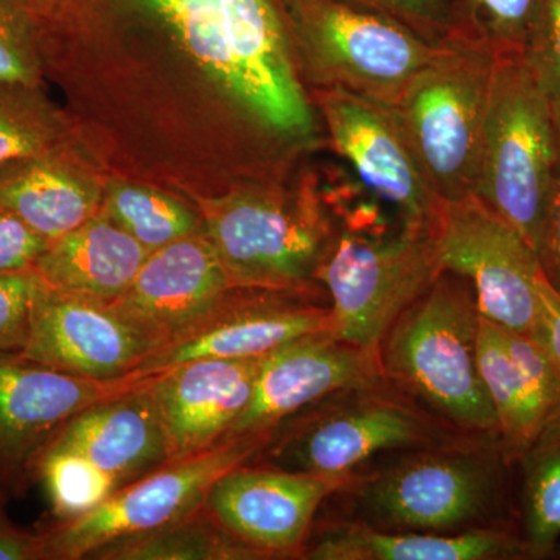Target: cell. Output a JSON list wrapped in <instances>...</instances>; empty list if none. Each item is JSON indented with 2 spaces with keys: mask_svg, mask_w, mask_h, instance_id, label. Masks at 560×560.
<instances>
[{
  "mask_svg": "<svg viewBox=\"0 0 560 560\" xmlns=\"http://www.w3.org/2000/svg\"><path fill=\"white\" fill-rule=\"evenodd\" d=\"M259 130L311 142L315 116L271 0H145Z\"/></svg>",
  "mask_w": 560,
  "mask_h": 560,
  "instance_id": "obj_1",
  "label": "cell"
},
{
  "mask_svg": "<svg viewBox=\"0 0 560 560\" xmlns=\"http://www.w3.org/2000/svg\"><path fill=\"white\" fill-rule=\"evenodd\" d=\"M480 319L469 280L442 271L386 331L378 355L386 381L460 429L499 436L478 364Z\"/></svg>",
  "mask_w": 560,
  "mask_h": 560,
  "instance_id": "obj_2",
  "label": "cell"
},
{
  "mask_svg": "<svg viewBox=\"0 0 560 560\" xmlns=\"http://www.w3.org/2000/svg\"><path fill=\"white\" fill-rule=\"evenodd\" d=\"M495 60L486 40L448 32L390 106L441 202L477 195Z\"/></svg>",
  "mask_w": 560,
  "mask_h": 560,
  "instance_id": "obj_3",
  "label": "cell"
},
{
  "mask_svg": "<svg viewBox=\"0 0 560 560\" xmlns=\"http://www.w3.org/2000/svg\"><path fill=\"white\" fill-rule=\"evenodd\" d=\"M558 162L555 110L522 51L497 54L477 195L544 253Z\"/></svg>",
  "mask_w": 560,
  "mask_h": 560,
  "instance_id": "obj_4",
  "label": "cell"
},
{
  "mask_svg": "<svg viewBox=\"0 0 560 560\" xmlns=\"http://www.w3.org/2000/svg\"><path fill=\"white\" fill-rule=\"evenodd\" d=\"M302 60L323 91L393 106L440 49L400 21L346 0H287Z\"/></svg>",
  "mask_w": 560,
  "mask_h": 560,
  "instance_id": "obj_5",
  "label": "cell"
},
{
  "mask_svg": "<svg viewBox=\"0 0 560 560\" xmlns=\"http://www.w3.org/2000/svg\"><path fill=\"white\" fill-rule=\"evenodd\" d=\"M205 231L241 289L301 293L331 243L318 201L279 190L200 200Z\"/></svg>",
  "mask_w": 560,
  "mask_h": 560,
  "instance_id": "obj_6",
  "label": "cell"
},
{
  "mask_svg": "<svg viewBox=\"0 0 560 560\" xmlns=\"http://www.w3.org/2000/svg\"><path fill=\"white\" fill-rule=\"evenodd\" d=\"M442 271L433 226H404L383 241L345 232L316 272L330 294L331 334L349 345L378 350L390 326Z\"/></svg>",
  "mask_w": 560,
  "mask_h": 560,
  "instance_id": "obj_7",
  "label": "cell"
},
{
  "mask_svg": "<svg viewBox=\"0 0 560 560\" xmlns=\"http://www.w3.org/2000/svg\"><path fill=\"white\" fill-rule=\"evenodd\" d=\"M275 434L230 438L208 451L167 460L145 477L121 486L88 514L43 530L44 560L88 559L113 541L189 517L205 506L221 475L260 455Z\"/></svg>",
  "mask_w": 560,
  "mask_h": 560,
  "instance_id": "obj_8",
  "label": "cell"
},
{
  "mask_svg": "<svg viewBox=\"0 0 560 560\" xmlns=\"http://www.w3.org/2000/svg\"><path fill=\"white\" fill-rule=\"evenodd\" d=\"M433 232L442 268L469 280L482 318L528 337L547 276L533 246L478 197L441 202Z\"/></svg>",
  "mask_w": 560,
  "mask_h": 560,
  "instance_id": "obj_9",
  "label": "cell"
},
{
  "mask_svg": "<svg viewBox=\"0 0 560 560\" xmlns=\"http://www.w3.org/2000/svg\"><path fill=\"white\" fill-rule=\"evenodd\" d=\"M501 460V448L423 453L383 471L364 489V503L390 528L434 533L469 525L495 504Z\"/></svg>",
  "mask_w": 560,
  "mask_h": 560,
  "instance_id": "obj_10",
  "label": "cell"
},
{
  "mask_svg": "<svg viewBox=\"0 0 560 560\" xmlns=\"http://www.w3.org/2000/svg\"><path fill=\"white\" fill-rule=\"evenodd\" d=\"M293 291L234 289L208 315L165 341L128 377H154L201 359H260L287 342L334 331L330 307Z\"/></svg>",
  "mask_w": 560,
  "mask_h": 560,
  "instance_id": "obj_11",
  "label": "cell"
},
{
  "mask_svg": "<svg viewBox=\"0 0 560 560\" xmlns=\"http://www.w3.org/2000/svg\"><path fill=\"white\" fill-rule=\"evenodd\" d=\"M383 385L361 390L360 399L296 423L275 448L279 469L304 471L331 480H350L363 460L393 448H429L433 427L404 401L381 394Z\"/></svg>",
  "mask_w": 560,
  "mask_h": 560,
  "instance_id": "obj_12",
  "label": "cell"
},
{
  "mask_svg": "<svg viewBox=\"0 0 560 560\" xmlns=\"http://www.w3.org/2000/svg\"><path fill=\"white\" fill-rule=\"evenodd\" d=\"M385 381L378 350L349 345L331 331L298 338L261 359L248 407L224 440L271 433L290 416L331 394Z\"/></svg>",
  "mask_w": 560,
  "mask_h": 560,
  "instance_id": "obj_13",
  "label": "cell"
},
{
  "mask_svg": "<svg viewBox=\"0 0 560 560\" xmlns=\"http://www.w3.org/2000/svg\"><path fill=\"white\" fill-rule=\"evenodd\" d=\"M335 149L364 186L399 210L404 226L431 228L441 201L390 106L341 90L320 91Z\"/></svg>",
  "mask_w": 560,
  "mask_h": 560,
  "instance_id": "obj_14",
  "label": "cell"
},
{
  "mask_svg": "<svg viewBox=\"0 0 560 560\" xmlns=\"http://www.w3.org/2000/svg\"><path fill=\"white\" fill-rule=\"evenodd\" d=\"M349 480L304 471L260 469L248 463L213 482L205 501L221 528L261 558L301 555L320 503Z\"/></svg>",
  "mask_w": 560,
  "mask_h": 560,
  "instance_id": "obj_15",
  "label": "cell"
},
{
  "mask_svg": "<svg viewBox=\"0 0 560 560\" xmlns=\"http://www.w3.org/2000/svg\"><path fill=\"white\" fill-rule=\"evenodd\" d=\"M161 342L113 305L61 293L44 283L32 313L24 359L92 381H120Z\"/></svg>",
  "mask_w": 560,
  "mask_h": 560,
  "instance_id": "obj_16",
  "label": "cell"
},
{
  "mask_svg": "<svg viewBox=\"0 0 560 560\" xmlns=\"http://www.w3.org/2000/svg\"><path fill=\"white\" fill-rule=\"evenodd\" d=\"M136 383L92 381L0 353V475L7 489L33 475L36 459L69 419Z\"/></svg>",
  "mask_w": 560,
  "mask_h": 560,
  "instance_id": "obj_17",
  "label": "cell"
},
{
  "mask_svg": "<svg viewBox=\"0 0 560 560\" xmlns=\"http://www.w3.org/2000/svg\"><path fill=\"white\" fill-rule=\"evenodd\" d=\"M234 289L241 287L202 231L150 253L128 290L109 305L164 345Z\"/></svg>",
  "mask_w": 560,
  "mask_h": 560,
  "instance_id": "obj_18",
  "label": "cell"
},
{
  "mask_svg": "<svg viewBox=\"0 0 560 560\" xmlns=\"http://www.w3.org/2000/svg\"><path fill=\"white\" fill-rule=\"evenodd\" d=\"M261 359H201L145 378L167 442L168 460L226 438L253 396Z\"/></svg>",
  "mask_w": 560,
  "mask_h": 560,
  "instance_id": "obj_19",
  "label": "cell"
},
{
  "mask_svg": "<svg viewBox=\"0 0 560 560\" xmlns=\"http://www.w3.org/2000/svg\"><path fill=\"white\" fill-rule=\"evenodd\" d=\"M46 448L80 453L110 475L119 488L168 460L167 442L145 378L73 416Z\"/></svg>",
  "mask_w": 560,
  "mask_h": 560,
  "instance_id": "obj_20",
  "label": "cell"
},
{
  "mask_svg": "<svg viewBox=\"0 0 560 560\" xmlns=\"http://www.w3.org/2000/svg\"><path fill=\"white\" fill-rule=\"evenodd\" d=\"M149 254L119 224L98 212L75 231L50 242L35 271L49 289L113 304L131 285Z\"/></svg>",
  "mask_w": 560,
  "mask_h": 560,
  "instance_id": "obj_21",
  "label": "cell"
},
{
  "mask_svg": "<svg viewBox=\"0 0 560 560\" xmlns=\"http://www.w3.org/2000/svg\"><path fill=\"white\" fill-rule=\"evenodd\" d=\"M305 559L312 560H521L537 559L523 537L508 530L477 529L463 534L423 530L389 533L349 525L320 537Z\"/></svg>",
  "mask_w": 560,
  "mask_h": 560,
  "instance_id": "obj_22",
  "label": "cell"
},
{
  "mask_svg": "<svg viewBox=\"0 0 560 560\" xmlns=\"http://www.w3.org/2000/svg\"><path fill=\"white\" fill-rule=\"evenodd\" d=\"M0 209L54 242L98 213V191L50 156L0 176Z\"/></svg>",
  "mask_w": 560,
  "mask_h": 560,
  "instance_id": "obj_23",
  "label": "cell"
},
{
  "mask_svg": "<svg viewBox=\"0 0 560 560\" xmlns=\"http://www.w3.org/2000/svg\"><path fill=\"white\" fill-rule=\"evenodd\" d=\"M478 364L499 420V441L508 463L522 460L550 436L547 415L521 364L512 357L506 330L480 319Z\"/></svg>",
  "mask_w": 560,
  "mask_h": 560,
  "instance_id": "obj_24",
  "label": "cell"
},
{
  "mask_svg": "<svg viewBox=\"0 0 560 560\" xmlns=\"http://www.w3.org/2000/svg\"><path fill=\"white\" fill-rule=\"evenodd\" d=\"M95 560H253L264 559L226 533L205 506L183 521L125 537L92 552Z\"/></svg>",
  "mask_w": 560,
  "mask_h": 560,
  "instance_id": "obj_25",
  "label": "cell"
},
{
  "mask_svg": "<svg viewBox=\"0 0 560 560\" xmlns=\"http://www.w3.org/2000/svg\"><path fill=\"white\" fill-rule=\"evenodd\" d=\"M103 213L149 253L205 231L201 215L149 187L119 184L109 190Z\"/></svg>",
  "mask_w": 560,
  "mask_h": 560,
  "instance_id": "obj_26",
  "label": "cell"
},
{
  "mask_svg": "<svg viewBox=\"0 0 560 560\" xmlns=\"http://www.w3.org/2000/svg\"><path fill=\"white\" fill-rule=\"evenodd\" d=\"M33 475L43 482L58 522L88 514L120 489L92 460L66 448H46L36 459Z\"/></svg>",
  "mask_w": 560,
  "mask_h": 560,
  "instance_id": "obj_27",
  "label": "cell"
},
{
  "mask_svg": "<svg viewBox=\"0 0 560 560\" xmlns=\"http://www.w3.org/2000/svg\"><path fill=\"white\" fill-rule=\"evenodd\" d=\"M525 460L523 539L537 559L550 558L560 544V433L540 442Z\"/></svg>",
  "mask_w": 560,
  "mask_h": 560,
  "instance_id": "obj_28",
  "label": "cell"
},
{
  "mask_svg": "<svg viewBox=\"0 0 560 560\" xmlns=\"http://www.w3.org/2000/svg\"><path fill=\"white\" fill-rule=\"evenodd\" d=\"M33 88L0 86V176L49 156L55 130Z\"/></svg>",
  "mask_w": 560,
  "mask_h": 560,
  "instance_id": "obj_29",
  "label": "cell"
},
{
  "mask_svg": "<svg viewBox=\"0 0 560 560\" xmlns=\"http://www.w3.org/2000/svg\"><path fill=\"white\" fill-rule=\"evenodd\" d=\"M544 0H466L471 35L497 54L522 51Z\"/></svg>",
  "mask_w": 560,
  "mask_h": 560,
  "instance_id": "obj_30",
  "label": "cell"
},
{
  "mask_svg": "<svg viewBox=\"0 0 560 560\" xmlns=\"http://www.w3.org/2000/svg\"><path fill=\"white\" fill-rule=\"evenodd\" d=\"M39 70L31 14L16 0H0V86L35 88Z\"/></svg>",
  "mask_w": 560,
  "mask_h": 560,
  "instance_id": "obj_31",
  "label": "cell"
},
{
  "mask_svg": "<svg viewBox=\"0 0 560 560\" xmlns=\"http://www.w3.org/2000/svg\"><path fill=\"white\" fill-rule=\"evenodd\" d=\"M43 285L35 270L0 272V353L22 355L27 348L33 305Z\"/></svg>",
  "mask_w": 560,
  "mask_h": 560,
  "instance_id": "obj_32",
  "label": "cell"
},
{
  "mask_svg": "<svg viewBox=\"0 0 560 560\" xmlns=\"http://www.w3.org/2000/svg\"><path fill=\"white\" fill-rule=\"evenodd\" d=\"M522 54L552 108L560 109V0H544Z\"/></svg>",
  "mask_w": 560,
  "mask_h": 560,
  "instance_id": "obj_33",
  "label": "cell"
},
{
  "mask_svg": "<svg viewBox=\"0 0 560 560\" xmlns=\"http://www.w3.org/2000/svg\"><path fill=\"white\" fill-rule=\"evenodd\" d=\"M50 241L10 210L0 209V272L35 270Z\"/></svg>",
  "mask_w": 560,
  "mask_h": 560,
  "instance_id": "obj_34",
  "label": "cell"
},
{
  "mask_svg": "<svg viewBox=\"0 0 560 560\" xmlns=\"http://www.w3.org/2000/svg\"><path fill=\"white\" fill-rule=\"evenodd\" d=\"M363 9L377 11L393 20L400 21L423 38L447 33V0H346ZM431 40V39H430Z\"/></svg>",
  "mask_w": 560,
  "mask_h": 560,
  "instance_id": "obj_35",
  "label": "cell"
},
{
  "mask_svg": "<svg viewBox=\"0 0 560 560\" xmlns=\"http://www.w3.org/2000/svg\"><path fill=\"white\" fill-rule=\"evenodd\" d=\"M540 305L528 338L536 342L560 372V293L545 276L539 285Z\"/></svg>",
  "mask_w": 560,
  "mask_h": 560,
  "instance_id": "obj_36",
  "label": "cell"
},
{
  "mask_svg": "<svg viewBox=\"0 0 560 560\" xmlns=\"http://www.w3.org/2000/svg\"><path fill=\"white\" fill-rule=\"evenodd\" d=\"M555 110L556 130H558V162L548 208L547 231H545L544 253L540 261L545 275L560 293V109Z\"/></svg>",
  "mask_w": 560,
  "mask_h": 560,
  "instance_id": "obj_37",
  "label": "cell"
},
{
  "mask_svg": "<svg viewBox=\"0 0 560 560\" xmlns=\"http://www.w3.org/2000/svg\"><path fill=\"white\" fill-rule=\"evenodd\" d=\"M0 495V560H44L43 533L21 529L10 521Z\"/></svg>",
  "mask_w": 560,
  "mask_h": 560,
  "instance_id": "obj_38",
  "label": "cell"
},
{
  "mask_svg": "<svg viewBox=\"0 0 560 560\" xmlns=\"http://www.w3.org/2000/svg\"><path fill=\"white\" fill-rule=\"evenodd\" d=\"M9 489H7L5 482L2 480V475H0V495H7Z\"/></svg>",
  "mask_w": 560,
  "mask_h": 560,
  "instance_id": "obj_39",
  "label": "cell"
}]
</instances>
